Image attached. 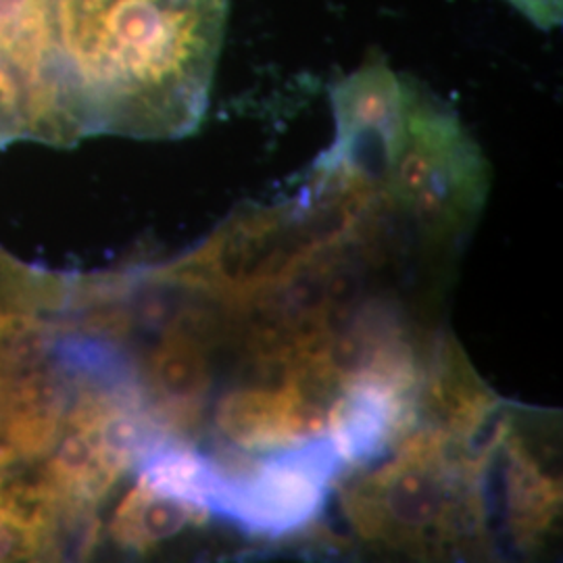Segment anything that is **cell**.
Returning a JSON list of instances; mask_svg holds the SVG:
<instances>
[{"mask_svg": "<svg viewBox=\"0 0 563 563\" xmlns=\"http://www.w3.org/2000/svg\"><path fill=\"white\" fill-rule=\"evenodd\" d=\"M509 2L522 18L544 32L555 30L563 18V0H505Z\"/></svg>", "mask_w": 563, "mask_h": 563, "instance_id": "obj_6", "label": "cell"}, {"mask_svg": "<svg viewBox=\"0 0 563 563\" xmlns=\"http://www.w3.org/2000/svg\"><path fill=\"white\" fill-rule=\"evenodd\" d=\"M30 102L25 88L9 63L0 59V148L15 141H30Z\"/></svg>", "mask_w": 563, "mask_h": 563, "instance_id": "obj_5", "label": "cell"}, {"mask_svg": "<svg viewBox=\"0 0 563 563\" xmlns=\"http://www.w3.org/2000/svg\"><path fill=\"white\" fill-rule=\"evenodd\" d=\"M201 516L192 505L155 490L148 484L139 486L121 501L111 523V537L125 549L144 551L159 541L178 534L184 526Z\"/></svg>", "mask_w": 563, "mask_h": 563, "instance_id": "obj_3", "label": "cell"}, {"mask_svg": "<svg viewBox=\"0 0 563 563\" xmlns=\"http://www.w3.org/2000/svg\"><path fill=\"white\" fill-rule=\"evenodd\" d=\"M0 59L25 88L30 141L69 148L60 118L55 0H0Z\"/></svg>", "mask_w": 563, "mask_h": 563, "instance_id": "obj_2", "label": "cell"}, {"mask_svg": "<svg viewBox=\"0 0 563 563\" xmlns=\"http://www.w3.org/2000/svg\"><path fill=\"white\" fill-rule=\"evenodd\" d=\"M230 0H55L60 118L90 136L176 141L207 113Z\"/></svg>", "mask_w": 563, "mask_h": 563, "instance_id": "obj_1", "label": "cell"}, {"mask_svg": "<svg viewBox=\"0 0 563 563\" xmlns=\"http://www.w3.org/2000/svg\"><path fill=\"white\" fill-rule=\"evenodd\" d=\"M71 280L74 276L27 265L0 249V318H63L69 305Z\"/></svg>", "mask_w": 563, "mask_h": 563, "instance_id": "obj_4", "label": "cell"}]
</instances>
